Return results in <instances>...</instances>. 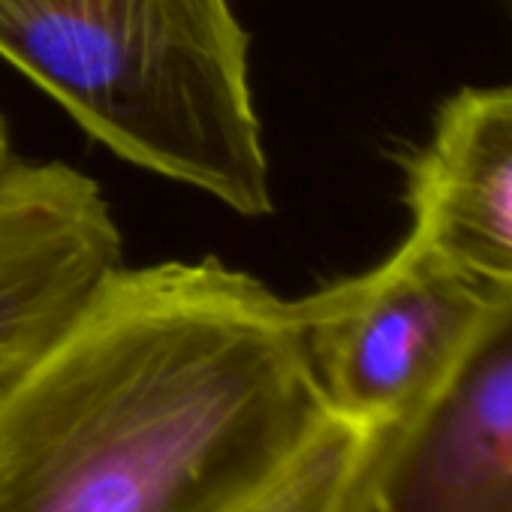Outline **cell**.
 <instances>
[{
	"instance_id": "obj_8",
	"label": "cell",
	"mask_w": 512,
	"mask_h": 512,
	"mask_svg": "<svg viewBox=\"0 0 512 512\" xmlns=\"http://www.w3.org/2000/svg\"><path fill=\"white\" fill-rule=\"evenodd\" d=\"M16 163L13 157V139H10V124L4 118V112H0V178L7 175V169Z\"/></svg>"
},
{
	"instance_id": "obj_2",
	"label": "cell",
	"mask_w": 512,
	"mask_h": 512,
	"mask_svg": "<svg viewBox=\"0 0 512 512\" xmlns=\"http://www.w3.org/2000/svg\"><path fill=\"white\" fill-rule=\"evenodd\" d=\"M0 58L115 157L241 217L272 214L232 0H0Z\"/></svg>"
},
{
	"instance_id": "obj_7",
	"label": "cell",
	"mask_w": 512,
	"mask_h": 512,
	"mask_svg": "<svg viewBox=\"0 0 512 512\" xmlns=\"http://www.w3.org/2000/svg\"><path fill=\"white\" fill-rule=\"evenodd\" d=\"M368 443V428L332 416L266 488L232 512H341Z\"/></svg>"
},
{
	"instance_id": "obj_4",
	"label": "cell",
	"mask_w": 512,
	"mask_h": 512,
	"mask_svg": "<svg viewBox=\"0 0 512 512\" xmlns=\"http://www.w3.org/2000/svg\"><path fill=\"white\" fill-rule=\"evenodd\" d=\"M341 512H512V290L398 422L371 434Z\"/></svg>"
},
{
	"instance_id": "obj_6",
	"label": "cell",
	"mask_w": 512,
	"mask_h": 512,
	"mask_svg": "<svg viewBox=\"0 0 512 512\" xmlns=\"http://www.w3.org/2000/svg\"><path fill=\"white\" fill-rule=\"evenodd\" d=\"M410 232L488 284L512 290V85L452 94L407 166Z\"/></svg>"
},
{
	"instance_id": "obj_5",
	"label": "cell",
	"mask_w": 512,
	"mask_h": 512,
	"mask_svg": "<svg viewBox=\"0 0 512 512\" xmlns=\"http://www.w3.org/2000/svg\"><path fill=\"white\" fill-rule=\"evenodd\" d=\"M121 229L94 178L61 160L0 178V395L121 269Z\"/></svg>"
},
{
	"instance_id": "obj_3",
	"label": "cell",
	"mask_w": 512,
	"mask_h": 512,
	"mask_svg": "<svg viewBox=\"0 0 512 512\" xmlns=\"http://www.w3.org/2000/svg\"><path fill=\"white\" fill-rule=\"evenodd\" d=\"M491 296L410 232L374 269L296 299L329 410L371 434L398 422L461 353Z\"/></svg>"
},
{
	"instance_id": "obj_1",
	"label": "cell",
	"mask_w": 512,
	"mask_h": 512,
	"mask_svg": "<svg viewBox=\"0 0 512 512\" xmlns=\"http://www.w3.org/2000/svg\"><path fill=\"white\" fill-rule=\"evenodd\" d=\"M332 416L296 302L121 266L0 395V512H232Z\"/></svg>"
}]
</instances>
